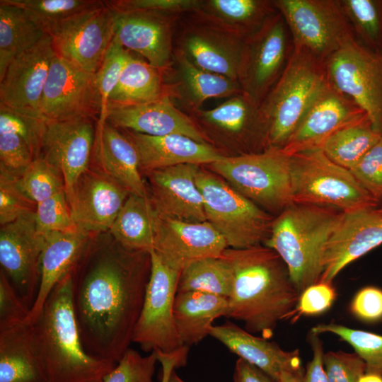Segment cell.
I'll return each instance as SVG.
<instances>
[{"mask_svg":"<svg viewBox=\"0 0 382 382\" xmlns=\"http://www.w3.org/2000/svg\"><path fill=\"white\" fill-rule=\"evenodd\" d=\"M150 272L149 253L112 237L90 242L71 273L74 311L91 356L117 363L129 348Z\"/></svg>","mask_w":382,"mask_h":382,"instance_id":"obj_1","label":"cell"},{"mask_svg":"<svg viewBox=\"0 0 382 382\" xmlns=\"http://www.w3.org/2000/svg\"><path fill=\"white\" fill-rule=\"evenodd\" d=\"M221 257L233 273L226 317L270 339L277 323L290 318L299 297L286 264L274 250L261 245L227 248Z\"/></svg>","mask_w":382,"mask_h":382,"instance_id":"obj_2","label":"cell"},{"mask_svg":"<svg viewBox=\"0 0 382 382\" xmlns=\"http://www.w3.org/2000/svg\"><path fill=\"white\" fill-rule=\"evenodd\" d=\"M32 324L47 382H102L116 365L91 356L83 347L73 308L71 271L54 287Z\"/></svg>","mask_w":382,"mask_h":382,"instance_id":"obj_3","label":"cell"},{"mask_svg":"<svg viewBox=\"0 0 382 382\" xmlns=\"http://www.w3.org/2000/svg\"><path fill=\"white\" fill-rule=\"evenodd\" d=\"M342 214L332 207L293 202L273 219L264 244L284 262L299 295L320 280L324 248Z\"/></svg>","mask_w":382,"mask_h":382,"instance_id":"obj_4","label":"cell"},{"mask_svg":"<svg viewBox=\"0 0 382 382\" xmlns=\"http://www.w3.org/2000/svg\"><path fill=\"white\" fill-rule=\"evenodd\" d=\"M328 82L323 62L293 48L286 64L259 106L267 148L283 149Z\"/></svg>","mask_w":382,"mask_h":382,"instance_id":"obj_5","label":"cell"},{"mask_svg":"<svg viewBox=\"0 0 382 382\" xmlns=\"http://www.w3.org/2000/svg\"><path fill=\"white\" fill-rule=\"evenodd\" d=\"M289 156L294 202L332 207L342 212L379 205L349 169L332 161L321 149Z\"/></svg>","mask_w":382,"mask_h":382,"instance_id":"obj_6","label":"cell"},{"mask_svg":"<svg viewBox=\"0 0 382 382\" xmlns=\"http://www.w3.org/2000/svg\"><path fill=\"white\" fill-rule=\"evenodd\" d=\"M208 165L243 196L271 212L279 214L293 202L290 156L282 149L224 156Z\"/></svg>","mask_w":382,"mask_h":382,"instance_id":"obj_7","label":"cell"},{"mask_svg":"<svg viewBox=\"0 0 382 382\" xmlns=\"http://www.w3.org/2000/svg\"><path fill=\"white\" fill-rule=\"evenodd\" d=\"M196 183L203 197L207 221L228 248L242 249L265 243L274 219L269 214L208 171L200 168Z\"/></svg>","mask_w":382,"mask_h":382,"instance_id":"obj_8","label":"cell"},{"mask_svg":"<svg viewBox=\"0 0 382 382\" xmlns=\"http://www.w3.org/2000/svg\"><path fill=\"white\" fill-rule=\"evenodd\" d=\"M277 10L289 30L293 48L324 62L354 37L337 0H277Z\"/></svg>","mask_w":382,"mask_h":382,"instance_id":"obj_9","label":"cell"},{"mask_svg":"<svg viewBox=\"0 0 382 382\" xmlns=\"http://www.w3.org/2000/svg\"><path fill=\"white\" fill-rule=\"evenodd\" d=\"M323 64L329 83L366 114L382 137V54L368 50L354 37Z\"/></svg>","mask_w":382,"mask_h":382,"instance_id":"obj_10","label":"cell"},{"mask_svg":"<svg viewBox=\"0 0 382 382\" xmlns=\"http://www.w3.org/2000/svg\"><path fill=\"white\" fill-rule=\"evenodd\" d=\"M151 272L132 342L146 352H174L183 346L176 330L173 306L180 271L166 264L154 250Z\"/></svg>","mask_w":382,"mask_h":382,"instance_id":"obj_11","label":"cell"},{"mask_svg":"<svg viewBox=\"0 0 382 382\" xmlns=\"http://www.w3.org/2000/svg\"><path fill=\"white\" fill-rule=\"evenodd\" d=\"M287 29L277 11L243 40L238 81L242 91L259 105L281 76L292 51Z\"/></svg>","mask_w":382,"mask_h":382,"instance_id":"obj_12","label":"cell"},{"mask_svg":"<svg viewBox=\"0 0 382 382\" xmlns=\"http://www.w3.org/2000/svg\"><path fill=\"white\" fill-rule=\"evenodd\" d=\"M115 11L106 1L52 29L57 56L92 74L99 69L115 36Z\"/></svg>","mask_w":382,"mask_h":382,"instance_id":"obj_13","label":"cell"},{"mask_svg":"<svg viewBox=\"0 0 382 382\" xmlns=\"http://www.w3.org/2000/svg\"><path fill=\"white\" fill-rule=\"evenodd\" d=\"M100 96L95 74L64 59L53 57L42 92L40 111L47 121L98 118Z\"/></svg>","mask_w":382,"mask_h":382,"instance_id":"obj_14","label":"cell"},{"mask_svg":"<svg viewBox=\"0 0 382 382\" xmlns=\"http://www.w3.org/2000/svg\"><path fill=\"white\" fill-rule=\"evenodd\" d=\"M35 212L1 226L0 229L1 271L30 311L38 291L45 238L37 229Z\"/></svg>","mask_w":382,"mask_h":382,"instance_id":"obj_15","label":"cell"},{"mask_svg":"<svg viewBox=\"0 0 382 382\" xmlns=\"http://www.w3.org/2000/svg\"><path fill=\"white\" fill-rule=\"evenodd\" d=\"M96 134L93 119L48 121L40 157L63 175L66 199L79 177L90 167Z\"/></svg>","mask_w":382,"mask_h":382,"instance_id":"obj_16","label":"cell"},{"mask_svg":"<svg viewBox=\"0 0 382 382\" xmlns=\"http://www.w3.org/2000/svg\"><path fill=\"white\" fill-rule=\"evenodd\" d=\"M129 195L95 165L90 166L67 199L76 228L92 235L110 230Z\"/></svg>","mask_w":382,"mask_h":382,"instance_id":"obj_17","label":"cell"},{"mask_svg":"<svg viewBox=\"0 0 382 382\" xmlns=\"http://www.w3.org/2000/svg\"><path fill=\"white\" fill-rule=\"evenodd\" d=\"M382 244V214L376 207L342 212L323 255L320 282L332 283L349 264Z\"/></svg>","mask_w":382,"mask_h":382,"instance_id":"obj_18","label":"cell"},{"mask_svg":"<svg viewBox=\"0 0 382 382\" xmlns=\"http://www.w3.org/2000/svg\"><path fill=\"white\" fill-rule=\"evenodd\" d=\"M228 248L222 236L208 222H188L158 214L154 250L168 266L181 270L206 257H221Z\"/></svg>","mask_w":382,"mask_h":382,"instance_id":"obj_19","label":"cell"},{"mask_svg":"<svg viewBox=\"0 0 382 382\" xmlns=\"http://www.w3.org/2000/svg\"><path fill=\"white\" fill-rule=\"evenodd\" d=\"M114 37L163 72L173 62V22L175 16L132 11H115Z\"/></svg>","mask_w":382,"mask_h":382,"instance_id":"obj_20","label":"cell"},{"mask_svg":"<svg viewBox=\"0 0 382 382\" xmlns=\"http://www.w3.org/2000/svg\"><path fill=\"white\" fill-rule=\"evenodd\" d=\"M366 116L354 101L328 81L282 149L292 155L319 149L334 132Z\"/></svg>","mask_w":382,"mask_h":382,"instance_id":"obj_21","label":"cell"},{"mask_svg":"<svg viewBox=\"0 0 382 382\" xmlns=\"http://www.w3.org/2000/svg\"><path fill=\"white\" fill-rule=\"evenodd\" d=\"M105 122L125 131L150 136L177 134L211 143L194 120L173 105L169 96L139 104L109 103Z\"/></svg>","mask_w":382,"mask_h":382,"instance_id":"obj_22","label":"cell"},{"mask_svg":"<svg viewBox=\"0 0 382 382\" xmlns=\"http://www.w3.org/2000/svg\"><path fill=\"white\" fill-rule=\"evenodd\" d=\"M55 55L51 36L46 34L16 57L0 81V105L41 113L40 100Z\"/></svg>","mask_w":382,"mask_h":382,"instance_id":"obj_23","label":"cell"},{"mask_svg":"<svg viewBox=\"0 0 382 382\" xmlns=\"http://www.w3.org/2000/svg\"><path fill=\"white\" fill-rule=\"evenodd\" d=\"M199 165L182 164L146 171L151 199L163 217L206 221L203 197L197 185Z\"/></svg>","mask_w":382,"mask_h":382,"instance_id":"obj_24","label":"cell"},{"mask_svg":"<svg viewBox=\"0 0 382 382\" xmlns=\"http://www.w3.org/2000/svg\"><path fill=\"white\" fill-rule=\"evenodd\" d=\"M194 18L183 30L177 50L197 67L238 81L244 40Z\"/></svg>","mask_w":382,"mask_h":382,"instance_id":"obj_25","label":"cell"},{"mask_svg":"<svg viewBox=\"0 0 382 382\" xmlns=\"http://www.w3.org/2000/svg\"><path fill=\"white\" fill-rule=\"evenodd\" d=\"M209 335L275 381L285 371L303 368L298 349L285 351L277 343L255 336L233 323L213 325Z\"/></svg>","mask_w":382,"mask_h":382,"instance_id":"obj_26","label":"cell"},{"mask_svg":"<svg viewBox=\"0 0 382 382\" xmlns=\"http://www.w3.org/2000/svg\"><path fill=\"white\" fill-rule=\"evenodd\" d=\"M91 236L78 228L45 234L38 291L26 322L32 323L36 320L50 292L76 264L91 241Z\"/></svg>","mask_w":382,"mask_h":382,"instance_id":"obj_27","label":"cell"},{"mask_svg":"<svg viewBox=\"0 0 382 382\" xmlns=\"http://www.w3.org/2000/svg\"><path fill=\"white\" fill-rule=\"evenodd\" d=\"M92 158L94 165L130 194L148 196L141 177L136 147L120 129L108 122L96 125Z\"/></svg>","mask_w":382,"mask_h":382,"instance_id":"obj_28","label":"cell"},{"mask_svg":"<svg viewBox=\"0 0 382 382\" xmlns=\"http://www.w3.org/2000/svg\"><path fill=\"white\" fill-rule=\"evenodd\" d=\"M125 133L137 149L140 168L146 172L182 164H210L224 156L211 144L201 143L182 134Z\"/></svg>","mask_w":382,"mask_h":382,"instance_id":"obj_29","label":"cell"},{"mask_svg":"<svg viewBox=\"0 0 382 382\" xmlns=\"http://www.w3.org/2000/svg\"><path fill=\"white\" fill-rule=\"evenodd\" d=\"M0 382H47L32 323L0 330Z\"/></svg>","mask_w":382,"mask_h":382,"instance_id":"obj_30","label":"cell"},{"mask_svg":"<svg viewBox=\"0 0 382 382\" xmlns=\"http://www.w3.org/2000/svg\"><path fill=\"white\" fill-rule=\"evenodd\" d=\"M274 1L206 0L192 13L195 17L242 40L257 31L277 12Z\"/></svg>","mask_w":382,"mask_h":382,"instance_id":"obj_31","label":"cell"},{"mask_svg":"<svg viewBox=\"0 0 382 382\" xmlns=\"http://www.w3.org/2000/svg\"><path fill=\"white\" fill-rule=\"evenodd\" d=\"M228 306L226 297L197 291L177 292L173 316L183 345H197L209 335L213 322L226 317Z\"/></svg>","mask_w":382,"mask_h":382,"instance_id":"obj_32","label":"cell"},{"mask_svg":"<svg viewBox=\"0 0 382 382\" xmlns=\"http://www.w3.org/2000/svg\"><path fill=\"white\" fill-rule=\"evenodd\" d=\"M158 213L151 197L130 194L110 228L123 248L149 253L154 249Z\"/></svg>","mask_w":382,"mask_h":382,"instance_id":"obj_33","label":"cell"},{"mask_svg":"<svg viewBox=\"0 0 382 382\" xmlns=\"http://www.w3.org/2000/svg\"><path fill=\"white\" fill-rule=\"evenodd\" d=\"M257 104L243 91L210 110L189 109L194 122L211 127L235 137H244L257 131L267 132Z\"/></svg>","mask_w":382,"mask_h":382,"instance_id":"obj_34","label":"cell"},{"mask_svg":"<svg viewBox=\"0 0 382 382\" xmlns=\"http://www.w3.org/2000/svg\"><path fill=\"white\" fill-rule=\"evenodd\" d=\"M46 35L22 8L0 1V81L14 59Z\"/></svg>","mask_w":382,"mask_h":382,"instance_id":"obj_35","label":"cell"},{"mask_svg":"<svg viewBox=\"0 0 382 382\" xmlns=\"http://www.w3.org/2000/svg\"><path fill=\"white\" fill-rule=\"evenodd\" d=\"M163 73L146 61L132 55L109 97L108 104H139L170 96L172 89L164 83Z\"/></svg>","mask_w":382,"mask_h":382,"instance_id":"obj_36","label":"cell"},{"mask_svg":"<svg viewBox=\"0 0 382 382\" xmlns=\"http://www.w3.org/2000/svg\"><path fill=\"white\" fill-rule=\"evenodd\" d=\"M174 59L189 109H199L210 98H231L242 92L238 81L197 67L177 50Z\"/></svg>","mask_w":382,"mask_h":382,"instance_id":"obj_37","label":"cell"},{"mask_svg":"<svg viewBox=\"0 0 382 382\" xmlns=\"http://www.w3.org/2000/svg\"><path fill=\"white\" fill-rule=\"evenodd\" d=\"M381 138L366 116L334 132L319 149L332 161L350 170Z\"/></svg>","mask_w":382,"mask_h":382,"instance_id":"obj_38","label":"cell"},{"mask_svg":"<svg viewBox=\"0 0 382 382\" xmlns=\"http://www.w3.org/2000/svg\"><path fill=\"white\" fill-rule=\"evenodd\" d=\"M233 273L228 262L221 257L194 261L180 272L178 292L197 291L226 298L231 295Z\"/></svg>","mask_w":382,"mask_h":382,"instance_id":"obj_39","label":"cell"},{"mask_svg":"<svg viewBox=\"0 0 382 382\" xmlns=\"http://www.w3.org/2000/svg\"><path fill=\"white\" fill-rule=\"evenodd\" d=\"M339 1L356 39L368 50L382 54V0Z\"/></svg>","mask_w":382,"mask_h":382,"instance_id":"obj_40","label":"cell"},{"mask_svg":"<svg viewBox=\"0 0 382 382\" xmlns=\"http://www.w3.org/2000/svg\"><path fill=\"white\" fill-rule=\"evenodd\" d=\"M25 10L46 34L83 11L100 6L98 0H6Z\"/></svg>","mask_w":382,"mask_h":382,"instance_id":"obj_41","label":"cell"},{"mask_svg":"<svg viewBox=\"0 0 382 382\" xmlns=\"http://www.w3.org/2000/svg\"><path fill=\"white\" fill-rule=\"evenodd\" d=\"M311 332L332 333L349 343L365 362L366 372L382 376V335L330 323L313 327Z\"/></svg>","mask_w":382,"mask_h":382,"instance_id":"obj_42","label":"cell"},{"mask_svg":"<svg viewBox=\"0 0 382 382\" xmlns=\"http://www.w3.org/2000/svg\"><path fill=\"white\" fill-rule=\"evenodd\" d=\"M16 180L24 194L36 204L65 192L61 172L42 157L35 158Z\"/></svg>","mask_w":382,"mask_h":382,"instance_id":"obj_43","label":"cell"},{"mask_svg":"<svg viewBox=\"0 0 382 382\" xmlns=\"http://www.w3.org/2000/svg\"><path fill=\"white\" fill-rule=\"evenodd\" d=\"M47 122L39 112L0 105V132L20 135L30 147L35 158L40 157Z\"/></svg>","mask_w":382,"mask_h":382,"instance_id":"obj_44","label":"cell"},{"mask_svg":"<svg viewBox=\"0 0 382 382\" xmlns=\"http://www.w3.org/2000/svg\"><path fill=\"white\" fill-rule=\"evenodd\" d=\"M132 56L130 52L114 37L99 69L95 74L100 100V114L96 121L98 124L105 122L109 97Z\"/></svg>","mask_w":382,"mask_h":382,"instance_id":"obj_45","label":"cell"},{"mask_svg":"<svg viewBox=\"0 0 382 382\" xmlns=\"http://www.w3.org/2000/svg\"><path fill=\"white\" fill-rule=\"evenodd\" d=\"M157 362L156 351L142 356L129 347L102 382H153Z\"/></svg>","mask_w":382,"mask_h":382,"instance_id":"obj_46","label":"cell"},{"mask_svg":"<svg viewBox=\"0 0 382 382\" xmlns=\"http://www.w3.org/2000/svg\"><path fill=\"white\" fill-rule=\"evenodd\" d=\"M37 231L45 235L50 232L73 231L76 226L72 219L65 192L37 204L35 212Z\"/></svg>","mask_w":382,"mask_h":382,"instance_id":"obj_47","label":"cell"},{"mask_svg":"<svg viewBox=\"0 0 382 382\" xmlns=\"http://www.w3.org/2000/svg\"><path fill=\"white\" fill-rule=\"evenodd\" d=\"M37 204L27 197L18 185L16 178L0 168V224L13 222L35 212Z\"/></svg>","mask_w":382,"mask_h":382,"instance_id":"obj_48","label":"cell"},{"mask_svg":"<svg viewBox=\"0 0 382 382\" xmlns=\"http://www.w3.org/2000/svg\"><path fill=\"white\" fill-rule=\"evenodd\" d=\"M34 159L30 147L20 135L0 132V168L18 178Z\"/></svg>","mask_w":382,"mask_h":382,"instance_id":"obj_49","label":"cell"},{"mask_svg":"<svg viewBox=\"0 0 382 382\" xmlns=\"http://www.w3.org/2000/svg\"><path fill=\"white\" fill-rule=\"evenodd\" d=\"M349 170L380 204L382 202V138Z\"/></svg>","mask_w":382,"mask_h":382,"instance_id":"obj_50","label":"cell"},{"mask_svg":"<svg viewBox=\"0 0 382 382\" xmlns=\"http://www.w3.org/2000/svg\"><path fill=\"white\" fill-rule=\"evenodd\" d=\"M323 365L328 382H358L366 369L357 353L341 350L324 353Z\"/></svg>","mask_w":382,"mask_h":382,"instance_id":"obj_51","label":"cell"},{"mask_svg":"<svg viewBox=\"0 0 382 382\" xmlns=\"http://www.w3.org/2000/svg\"><path fill=\"white\" fill-rule=\"evenodd\" d=\"M336 295L332 283L318 281L299 295L289 318L291 321H296L302 316H313L323 313L332 306Z\"/></svg>","mask_w":382,"mask_h":382,"instance_id":"obj_52","label":"cell"},{"mask_svg":"<svg viewBox=\"0 0 382 382\" xmlns=\"http://www.w3.org/2000/svg\"><path fill=\"white\" fill-rule=\"evenodd\" d=\"M118 11H151L177 16L183 13H194L201 5L199 0H117L106 1Z\"/></svg>","mask_w":382,"mask_h":382,"instance_id":"obj_53","label":"cell"},{"mask_svg":"<svg viewBox=\"0 0 382 382\" xmlns=\"http://www.w3.org/2000/svg\"><path fill=\"white\" fill-rule=\"evenodd\" d=\"M30 308L20 298L6 274L0 272V330L23 322L28 317Z\"/></svg>","mask_w":382,"mask_h":382,"instance_id":"obj_54","label":"cell"},{"mask_svg":"<svg viewBox=\"0 0 382 382\" xmlns=\"http://www.w3.org/2000/svg\"><path fill=\"white\" fill-rule=\"evenodd\" d=\"M351 313L366 323L382 320V289L367 286L357 292L350 303Z\"/></svg>","mask_w":382,"mask_h":382,"instance_id":"obj_55","label":"cell"},{"mask_svg":"<svg viewBox=\"0 0 382 382\" xmlns=\"http://www.w3.org/2000/svg\"><path fill=\"white\" fill-rule=\"evenodd\" d=\"M313 358L308 363L303 377V382H328L323 365V346L319 335L311 332L308 338Z\"/></svg>","mask_w":382,"mask_h":382,"instance_id":"obj_56","label":"cell"},{"mask_svg":"<svg viewBox=\"0 0 382 382\" xmlns=\"http://www.w3.org/2000/svg\"><path fill=\"white\" fill-rule=\"evenodd\" d=\"M190 347L184 345L169 353L156 351L158 362L161 365L160 382H168L171 373L176 369L185 366Z\"/></svg>","mask_w":382,"mask_h":382,"instance_id":"obj_57","label":"cell"},{"mask_svg":"<svg viewBox=\"0 0 382 382\" xmlns=\"http://www.w3.org/2000/svg\"><path fill=\"white\" fill-rule=\"evenodd\" d=\"M233 382H277L255 366L239 358L235 366Z\"/></svg>","mask_w":382,"mask_h":382,"instance_id":"obj_58","label":"cell"},{"mask_svg":"<svg viewBox=\"0 0 382 382\" xmlns=\"http://www.w3.org/2000/svg\"><path fill=\"white\" fill-rule=\"evenodd\" d=\"M303 368L296 371H285L277 382H303Z\"/></svg>","mask_w":382,"mask_h":382,"instance_id":"obj_59","label":"cell"},{"mask_svg":"<svg viewBox=\"0 0 382 382\" xmlns=\"http://www.w3.org/2000/svg\"><path fill=\"white\" fill-rule=\"evenodd\" d=\"M358 382H382V376L374 373L365 372Z\"/></svg>","mask_w":382,"mask_h":382,"instance_id":"obj_60","label":"cell"},{"mask_svg":"<svg viewBox=\"0 0 382 382\" xmlns=\"http://www.w3.org/2000/svg\"><path fill=\"white\" fill-rule=\"evenodd\" d=\"M168 382H185L180 376H178L175 370L171 373Z\"/></svg>","mask_w":382,"mask_h":382,"instance_id":"obj_61","label":"cell"},{"mask_svg":"<svg viewBox=\"0 0 382 382\" xmlns=\"http://www.w3.org/2000/svg\"><path fill=\"white\" fill-rule=\"evenodd\" d=\"M380 214H382V202L376 207Z\"/></svg>","mask_w":382,"mask_h":382,"instance_id":"obj_62","label":"cell"}]
</instances>
